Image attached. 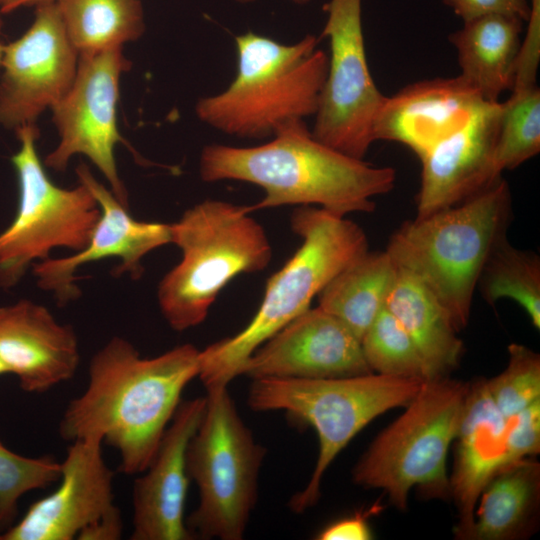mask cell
<instances>
[{"mask_svg":"<svg viewBox=\"0 0 540 540\" xmlns=\"http://www.w3.org/2000/svg\"><path fill=\"white\" fill-rule=\"evenodd\" d=\"M528 30L521 42L513 88L536 85L540 59V0H528ZM511 89V90H512Z\"/></svg>","mask_w":540,"mask_h":540,"instance_id":"obj_33","label":"cell"},{"mask_svg":"<svg viewBox=\"0 0 540 540\" xmlns=\"http://www.w3.org/2000/svg\"><path fill=\"white\" fill-rule=\"evenodd\" d=\"M523 22L513 15L488 14L463 22L448 36L457 52L460 76L486 102H498L514 85Z\"/></svg>","mask_w":540,"mask_h":540,"instance_id":"obj_22","label":"cell"},{"mask_svg":"<svg viewBox=\"0 0 540 540\" xmlns=\"http://www.w3.org/2000/svg\"><path fill=\"white\" fill-rule=\"evenodd\" d=\"M379 511L378 505L367 511L356 513L354 516L344 518L323 529L319 535L320 540H369L373 534L368 524L369 515Z\"/></svg>","mask_w":540,"mask_h":540,"instance_id":"obj_35","label":"cell"},{"mask_svg":"<svg viewBox=\"0 0 540 540\" xmlns=\"http://www.w3.org/2000/svg\"><path fill=\"white\" fill-rule=\"evenodd\" d=\"M3 0H0V3L2 2Z\"/></svg>","mask_w":540,"mask_h":540,"instance_id":"obj_42","label":"cell"},{"mask_svg":"<svg viewBox=\"0 0 540 540\" xmlns=\"http://www.w3.org/2000/svg\"><path fill=\"white\" fill-rule=\"evenodd\" d=\"M444 5L462 19L463 22L488 15L506 14L528 20L530 6L528 0H441Z\"/></svg>","mask_w":540,"mask_h":540,"instance_id":"obj_34","label":"cell"},{"mask_svg":"<svg viewBox=\"0 0 540 540\" xmlns=\"http://www.w3.org/2000/svg\"><path fill=\"white\" fill-rule=\"evenodd\" d=\"M502 102L494 167L501 175L515 169L540 151V90L537 85L513 88Z\"/></svg>","mask_w":540,"mask_h":540,"instance_id":"obj_28","label":"cell"},{"mask_svg":"<svg viewBox=\"0 0 540 540\" xmlns=\"http://www.w3.org/2000/svg\"><path fill=\"white\" fill-rule=\"evenodd\" d=\"M199 371L200 350L192 344L143 358L132 343L115 336L91 358L87 387L68 403L59 434L69 442L100 437L118 451L122 473L140 474Z\"/></svg>","mask_w":540,"mask_h":540,"instance_id":"obj_1","label":"cell"},{"mask_svg":"<svg viewBox=\"0 0 540 540\" xmlns=\"http://www.w3.org/2000/svg\"><path fill=\"white\" fill-rule=\"evenodd\" d=\"M486 103L460 75L418 81L386 96L375 121L374 139L401 143L420 159Z\"/></svg>","mask_w":540,"mask_h":540,"instance_id":"obj_20","label":"cell"},{"mask_svg":"<svg viewBox=\"0 0 540 540\" xmlns=\"http://www.w3.org/2000/svg\"><path fill=\"white\" fill-rule=\"evenodd\" d=\"M97 436L70 442L61 462L60 484L32 503L23 517L2 533L3 540H72L114 506L113 471Z\"/></svg>","mask_w":540,"mask_h":540,"instance_id":"obj_16","label":"cell"},{"mask_svg":"<svg viewBox=\"0 0 540 540\" xmlns=\"http://www.w3.org/2000/svg\"><path fill=\"white\" fill-rule=\"evenodd\" d=\"M199 174L205 182L237 180L265 192L257 209L320 206L344 217L372 212L373 198L392 191L396 171L345 155L314 138L305 120L288 123L270 141L252 147L206 145Z\"/></svg>","mask_w":540,"mask_h":540,"instance_id":"obj_2","label":"cell"},{"mask_svg":"<svg viewBox=\"0 0 540 540\" xmlns=\"http://www.w3.org/2000/svg\"><path fill=\"white\" fill-rule=\"evenodd\" d=\"M60 476L61 462L53 456L26 457L0 440V530L6 531L15 523L23 495L49 487Z\"/></svg>","mask_w":540,"mask_h":540,"instance_id":"obj_30","label":"cell"},{"mask_svg":"<svg viewBox=\"0 0 540 540\" xmlns=\"http://www.w3.org/2000/svg\"><path fill=\"white\" fill-rule=\"evenodd\" d=\"M79 53L70 42L54 2L35 7L29 28L6 43L0 64V126L16 132L37 125L68 93Z\"/></svg>","mask_w":540,"mask_h":540,"instance_id":"obj_13","label":"cell"},{"mask_svg":"<svg viewBox=\"0 0 540 540\" xmlns=\"http://www.w3.org/2000/svg\"><path fill=\"white\" fill-rule=\"evenodd\" d=\"M38 125L15 133L19 149L11 157L18 180V207L11 224L0 233V287L16 286L36 261L55 248L84 249L101 210L82 183L62 188L48 177L38 151Z\"/></svg>","mask_w":540,"mask_h":540,"instance_id":"obj_10","label":"cell"},{"mask_svg":"<svg viewBox=\"0 0 540 540\" xmlns=\"http://www.w3.org/2000/svg\"><path fill=\"white\" fill-rule=\"evenodd\" d=\"M205 403V397L181 401L154 457L135 479L130 539H194L184 517L190 481L186 451L202 418Z\"/></svg>","mask_w":540,"mask_h":540,"instance_id":"obj_17","label":"cell"},{"mask_svg":"<svg viewBox=\"0 0 540 540\" xmlns=\"http://www.w3.org/2000/svg\"><path fill=\"white\" fill-rule=\"evenodd\" d=\"M55 0H3L0 3V10L3 14L12 13L18 9L26 7H36L41 4L54 2Z\"/></svg>","mask_w":540,"mask_h":540,"instance_id":"obj_37","label":"cell"},{"mask_svg":"<svg viewBox=\"0 0 540 540\" xmlns=\"http://www.w3.org/2000/svg\"><path fill=\"white\" fill-rule=\"evenodd\" d=\"M2 15H3V13L0 10V64H1V58H2V54H3V50H4V47H5V44H6L4 42V39H3L4 22H3Z\"/></svg>","mask_w":540,"mask_h":540,"instance_id":"obj_38","label":"cell"},{"mask_svg":"<svg viewBox=\"0 0 540 540\" xmlns=\"http://www.w3.org/2000/svg\"><path fill=\"white\" fill-rule=\"evenodd\" d=\"M54 3L79 55L123 48L145 31L141 0H55Z\"/></svg>","mask_w":540,"mask_h":540,"instance_id":"obj_26","label":"cell"},{"mask_svg":"<svg viewBox=\"0 0 540 540\" xmlns=\"http://www.w3.org/2000/svg\"><path fill=\"white\" fill-rule=\"evenodd\" d=\"M385 307L414 342L426 366L427 380L447 377L459 366L463 341L446 309L416 276L397 267Z\"/></svg>","mask_w":540,"mask_h":540,"instance_id":"obj_23","label":"cell"},{"mask_svg":"<svg viewBox=\"0 0 540 540\" xmlns=\"http://www.w3.org/2000/svg\"><path fill=\"white\" fill-rule=\"evenodd\" d=\"M373 373L361 341L319 306L287 323L245 362L241 375L254 379H322Z\"/></svg>","mask_w":540,"mask_h":540,"instance_id":"obj_15","label":"cell"},{"mask_svg":"<svg viewBox=\"0 0 540 540\" xmlns=\"http://www.w3.org/2000/svg\"><path fill=\"white\" fill-rule=\"evenodd\" d=\"M234 1L238 4L246 5V4L253 3L257 0H234ZM290 1L298 5H304V4L309 3L311 0H290Z\"/></svg>","mask_w":540,"mask_h":540,"instance_id":"obj_39","label":"cell"},{"mask_svg":"<svg viewBox=\"0 0 540 540\" xmlns=\"http://www.w3.org/2000/svg\"><path fill=\"white\" fill-rule=\"evenodd\" d=\"M0 361L28 393H44L71 379L80 363L74 329L30 300L0 307Z\"/></svg>","mask_w":540,"mask_h":540,"instance_id":"obj_19","label":"cell"},{"mask_svg":"<svg viewBox=\"0 0 540 540\" xmlns=\"http://www.w3.org/2000/svg\"><path fill=\"white\" fill-rule=\"evenodd\" d=\"M321 37L329 40L326 78L312 135L353 158L364 159L386 98L371 76L364 44L362 0H330Z\"/></svg>","mask_w":540,"mask_h":540,"instance_id":"obj_11","label":"cell"},{"mask_svg":"<svg viewBox=\"0 0 540 540\" xmlns=\"http://www.w3.org/2000/svg\"><path fill=\"white\" fill-rule=\"evenodd\" d=\"M291 228L302 244L268 279L252 320L237 334L200 350L198 377L205 388L227 386L241 375L245 362L261 344L310 308L313 298L339 272L369 251L359 225L319 207L295 209Z\"/></svg>","mask_w":540,"mask_h":540,"instance_id":"obj_3","label":"cell"},{"mask_svg":"<svg viewBox=\"0 0 540 540\" xmlns=\"http://www.w3.org/2000/svg\"><path fill=\"white\" fill-rule=\"evenodd\" d=\"M205 409L186 451L199 503L186 519L193 538L241 540L258 498L266 449L242 420L227 386L207 388Z\"/></svg>","mask_w":540,"mask_h":540,"instance_id":"obj_9","label":"cell"},{"mask_svg":"<svg viewBox=\"0 0 540 540\" xmlns=\"http://www.w3.org/2000/svg\"><path fill=\"white\" fill-rule=\"evenodd\" d=\"M425 380L370 373L322 379H254L248 405L254 411L282 410L298 424L311 426L319 452L313 473L289 507L303 513L321 496L326 470L347 444L373 419L405 407Z\"/></svg>","mask_w":540,"mask_h":540,"instance_id":"obj_7","label":"cell"},{"mask_svg":"<svg viewBox=\"0 0 540 540\" xmlns=\"http://www.w3.org/2000/svg\"><path fill=\"white\" fill-rule=\"evenodd\" d=\"M365 360L373 373L427 380L426 366L411 337L384 307L361 338Z\"/></svg>","mask_w":540,"mask_h":540,"instance_id":"obj_29","label":"cell"},{"mask_svg":"<svg viewBox=\"0 0 540 540\" xmlns=\"http://www.w3.org/2000/svg\"><path fill=\"white\" fill-rule=\"evenodd\" d=\"M397 275L386 251H367L339 272L319 293V307L360 339L385 307Z\"/></svg>","mask_w":540,"mask_h":540,"instance_id":"obj_25","label":"cell"},{"mask_svg":"<svg viewBox=\"0 0 540 540\" xmlns=\"http://www.w3.org/2000/svg\"><path fill=\"white\" fill-rule=\"evenodd\" d=\"M318 43L310 34L292 44L255 32L235 36V78L222 92L200 98L196 116L249 139L271 138L288 123L314 116L328 65Z\"/></svg>","mask_w":540,"mask_h":540,"instance_id":"obj_4","label":"cell"},{"mask_svg":"<svg viewBox=\"0 0 540 540\" xmlns=\"http://www.w3.org/2000/svg\"><path fill=\"white\" fill-rule=\"evenodd\" d=\"M539 500L540 464L534 457L504 465L481 491L470 540L529 537L537 527Z\"/></svg>","mask_w":540,"mask_h":540,"instance_id":"obj_24","label":"cell"},{"mask_svg":"<svg viewBox=\"0 0 540 540\" xmlns=\"http://www.w3.org/2000/svg\"><path fill=\"white\" fill-rule=\"evenodd\" d=\"M76 174L79 182L92 192L101 210L90 240L74 255L47 258L32 265L38 286L53 293L58 306L67 305L81 295L75 283V272L80 266L117 257L120 263L113 269V275L127 273L139 279L144 271L143 258L152 250L171 243L170 224L133 218L128 207L94 177L86 164L80 163Z\"/></svg>","mask_w":540,"mask_h":540,"instance_id":"obj_14","label":"cell"},{"mask_svg":"<svg viewBox=\"0 0 540 540\" xmlns=\"http://www.w3.org/2000/svg\"><path fill=\"white\" fill-rule=\"evenodd\" d=\"M488 304L511 299L520 305L536 329H540V257L513 246L507 235L491 249L477 287Z\"/></svg>","mask_w":540,"mask_h":540,"instance_id":"obj_27","label":"cell"},{"mask_svg":"<svg viewBox=\"0 0 540 540\" xmlns=\"http://www.w3.org/2000/svg\"><path fill=\"white\" fill-rule=\"evenodd\" d=\"M507 420L506 464L540 451V400Z\"/></svg>","mask_w":540,"mask_h":540,"instance_id":"obj_32","label":"cell"},{"mask_svg":"<svg viewBox=\"0 0 540 540\" xmlns=\"http://www.w3.org/2000/svg\"><path fill=\"white\" fill-rule=\"evenodd\" d=\"M4 374H8V372H7L6 368L4 367V365L0 361V376L4 375Z\"/></svg>","mask_w":540,"mask_h":540,"instance_id":"obj_40","label":"cell"},{"mask_svg":"<svg viewBox=\"0 0 540 540\" xmlns=\"http://www.w3.org/2000/svg\"><path fill=\"white\" fill-rule=\"evenodd\" d=\"M123 532L121 512L113 506L80 531L77 540H118Z\"/></svg>","mask_w":540,"mask_h":540,"instance_id":"obj_36","label":"cell"},{"mask_svg":"<svg viewBox=\"0 0 540 540\" xmlns=\"http://www.w3.org/2000/svg\"><path fill=\"white\" fill-rule=\"evenodd\" d=\"M247 206L207 199L170 224L180 262L162 278L157 299L175 331L201 324L221 290L237 275L265 269L272 247Z\"/></svg>","mask_w":540,"mask_h":540,"instance_id":"obj_6","label":"cell"},{"mask_svg":"<svg viewBox=\"0 0 540 540\" xmlns=\"http://www.w3.org/2000/svg\"><path fill=\"white\" fill-rule=\"evenodd\" d=\"M130 67L123 48L80 55L73 85L51 110L59 141L43 162L54 171L64 172L73 156L84 155L126 207L128 192L119 176L114 150L124 141L118 129L117 108L121 76Z\"/></svg>","mask_w":540,"mask_h":540,"instance_id":"obj_12","label":"cell"},{"mask_svg":"<svg viewBox=\"0 0 540 540\" xmlns=\"http://www.w3.org/2000/svg\"><path fill=\"white\" fill-rule=\"evenodd\" d=\"M512 215L511 191L501 176L458 205L405 221L385 251L432 291L459 332L469 322L483 265L507 235Z\"/></svg>","mask_w":540,"mask_h":540,"instance_id":"obj_5","label":"cell"},{"mask_svg":"<svg viewBox=\"0 0 540 540\" xmlns=\"http://www.w3.org/2000/svg\"><path fill=\"white\" fill-rule=\"evenodd\" d=\"M508 364L498 375L486 379L491 398L509 419L540 400V356L518 343L508 346Z\"/></svg>","mask_w":540,"mask_h":540,"instance_id":"obj_31","label":"cell"},{"mask_svg":"<svg viewBox=\"0 0 540 540\" xmlns=\"http://www.w3.org/2000/svg\"><path fill=\"white\" fill-rule=\"evenodd\" d=\"M0 540H3L2 533H0Z\"/></svg>","mask_w":540,"mask_h":540,"instance_id":"obj_41","label":"cell"},{"mask_svg":"<svg viewBox=\"0 0 540 540\" xmlns=\"http://www.w3.org/2000/svg\"><path fill=\"white\" fill-rule=\"evenodd\" d=\"M506 434L507 420L495 406L486 379L469 382L449 476L451 500L457 510V539L470 540L481 491L506 465Z\"/></svg>","mask_w":540,"mask_h":540,"instance_id":"obj_21","label":"cell"},{"mask_svg":"<svg viewBox=\"0 0 540 540\" xmlns=\"http://www.w3.org/2000/svg\"><path fill=\"white\" fill-rule=\"evenodd\" d=\"M468 387L469 382L450 376L425 380L405 411L360 457L352 470L353 482L384 490L402 511L413 488L424 499L451 500L447 456Z\"/></svg>","mask_w":540,"mask_h":540,"instance_id":"obj_8","label":"cell"},{"mask_svg":"<svg viewBox=\"0 0 540 540\" xmlns=\"http://www.w3.org/2000/svg\"><path fill=\"white\" fill-rule=\"evenodd\" d=\"M502 102H488L421 158L416 217L458 205L496 182L495 148Z\"/></svg>","mask_w":540,"mask_h":540,"instance_id":"obj_18","label":"cell"}]
</instances>
